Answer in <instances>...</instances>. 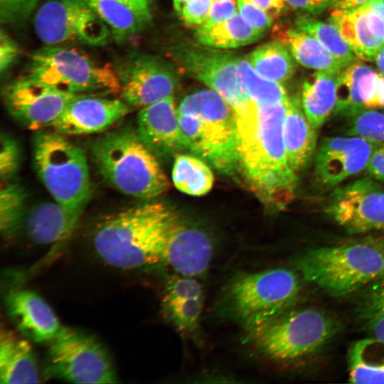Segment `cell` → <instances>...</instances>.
<instances>
[{"label":"cell","mask_w":384,"mask_h":384,"mask_svg":"<svg viewBox=\"0 0 384 384\" xmlns=\"http://www.w3.org/2000/svg\"><path fill=\"white\" fill-rule=\"evenodd\" d=\"M287 101L263 105L250 99L233 109L238 168L262 202L279 210L290 202L297 183L284 142Z\"/></svg>","instance_id":"1"},{"label":"cell","mask_w":384,"mask_h":384,"mask_svg":"<svg viewBox=\"0 0 384 384\" xmlns=\"http://www.w3.org/2000/svg\"><path fill=\"white\" fill-rule=\"evenodd\" d=\"M177 214L160 203H146L111 215L93 233V246L108 265L135 269L163 261L168 240L181 223Z\"/></svg>","instance_id":"2"},{"label":"cell","mask_w":384,"mask_h":384,"mask_svg":"<svg viewBox=\"0 0 384 384\" xmlns=\"http://www.w3.org/2000/svg\"><path fill=\"white\" fill-rule=\"evenodd\" d=\"M91 154L103 181L123 194L151 200L169 188L156 156L137 130L124 127L103 134L92 144Z\"/></svg>","instance_id":"3"},{"label":"cell","mask_w":384,"mask_h":384,"mask_svg":"<svg viewBox=\"0 0 384 384\" xmlns=\"http://www.w3.org/2000/svg\"><path fill=\"white\" fill-rule=\"evenodd\" d=\"M184 148L223 174L238 168L234 110L217 92L209 90L187 95L178 108Z\"/></svg>","instance_id":"4"},{"label":"cell","mask_w":384,"mask_h":384,"mask_svg":"<svg viewBox=\"0 0 384 384\" xmlns=\"http://www.w3.org/2000/svg\"><path fill=\"white\" fill-rule=\"evenodd\" d=\"M294 266L308 282L342 297L384 277V251L364 240L323 247L299 255Z\"/></svg>","instance_id":"5"},{"label":"cell","mask_w":384,"mask_h":384,"mask_svg":"<svg viewBox=\"0 0 384 384\" xmlns=\"http://www.w3.org/2000/svg\"><path fill=\"white\" fill-rule=\"evenodd\" d=\"M35 171L53 199L85 209L91 196L89 166L82 149L56 132L41 131L33 139Z\"/></svg>","instance_id":"6"},{"label":"cell","mask_w":384,"mask_h":384,"mask_svg":"<svg viewBox=\"0 0 384 384\" xmlns=\"http://www.w3.org/2000/svg\"><path fill=\"white\" fill-rule=\"evenodd\" d=\"M23 76L74 95L121 92L114 66L100 63L77 49L57 45L34 51Z\"/></svg>","instance_id":"7"},{"label":"cell","mask_w":384,"mask_h":384,"mask_svg":"<svg viewBox=\"0 0 384 384\" xmlns=\"http://www.w3.org/2000/svg\"><path fill=\"white\" fill-rule=\"evenodd\" d=\"M299 290L295 272L273 268L235 277L225 301L230 314L250 331L288 311Z\"/></svg>","instance_id":"8"},{"label":"cell","mask_w":384,"mask_h":384,"mask_svg":"<svg viewBox=\"0 0 384 384\" xmlns=\"http://www.w3.org/2000/svg\"><path fill=\"white\" fill-rule=\"evenodd\" d=\"M338 324L323 311H287L248 331L252 344L267 357L292 361L314 353L336 334Z\"/></svg>","instance_id":"9"},{"label":"cell","mask_w":384,"mask_h":384,"mask_svg":"<svg viewBox=\"0 0 384 384\" xmlns=\"http://www.w3.org/2000/svg\"><path fill=\"white\" fill-rule=\"evenodd\" d=\"M48 367L50 373L75 383H118L111 358L95 338L80 330L62 326L50 342Z\"/></svg>","instance_id":"10"},{"label":"cell","mask_w":384,"mask_h":384,"mask_svg":"<svg viewBox=\"0 0 384 384\" xmlns=\"http://www.w3.org/2000/svg\"><path fill=\"white\" fill-rule=\"evenodd\" d=\"M33 26L38 38L48 46H102L109 36L107 23L83 0H46L36 11Z\"/></svg>","instance_id":"11"},{"label":"cell","mask_w":384,"mask_h":384,"mask_svg":"<svg viewBox=\"0 0 384 384\" xmlns=\"http://www.w3.org/2000/svg\"><path fill=\"white\" fill-rule=\"evenodd\" d=\"M173 53L188 74L217 92L233 109L251 99L239 79L237 56L233 53L185 44Z\"/></svg>","instance_id":"12"},{"label":"cell","mask_w":384,"mask_h":384,"mask_svg":"<svg viewBox=\"0 0 384 384\" xmlns=\"http://www.w3.org/2000/svg\"><path fill=\"white\" fill-rule=\"evenodd\" d=\"M327 213L351 233L384 230V187L372 177L354 181L336 189Z\"/></svg>","instance_id":"13"},{"label":"cell","mask_w":384,"mask_h":384,"mask_svg":"<svg viewBox=\"0 0 384 384\" xmlns=\"http://www.w3.org/2000/svg\"><path fill=\"white\" fill-rule=\"evenodd\" d=\"M122 100L144 107L174 93L178 82L173 67L159 57L130 53L115 67Z\"/></svg>","instance_id":"14"},{"label":"cell","mask_w":384,"mask_h":384,"mask_svg":"<svg viewBox=\"0 0 384 384\" xmlns=\"http://www.w3.org/2000/svg\"><path fill=\"white\" fill-rule=\"evenodd\" d=\"M77 95L26 76L9 85L4 93L5 105L12 117L34 130L51 127Z\"/></svg>","instance_id":"15"},{"label":"cell","mask_w":384,"mask_h":384,"mask_svg":"<svg viewBox=\"0 0 384 384\" xmlns=\"http://www.w3.org/2000/svg\"><path fill=\"white\" fill-rule=\"evenodd\" d=\"M378 144L350 135L324 139L315 157L317 182L324 188H331L366 169Z\"/></svg>","instance_id":"16"},{"label":"cell","mask_w":384,"mask_h":384,"mask_svg":"<svg viewBox=\"0 0 384 384\" xmlns=\"http://www.w3.org/2000/svg\"><path fill=\"white\" fill-rule=\"evenodd\" d=\"M338 29L355 55L373 62L384 46V0H370L347 11H332L329 18Z\"/></svg>","instance_id":"17"},{"label":"cell","mask_w":384,"mask_h":384,"mask_svg":"<svg viewBox=\"0 0 384 384\" xmlns=\"http://www.w3.org/2000/svg\"><path fill=\"white\" fill-rule=\"evenodd\" d=\"M129 111V105L123 100L78 95L51 127L63 135L97 133L112 126Z\"/></svg>","instance_id":"18"},{"label":"cell","mask_w":384,"mask_h":384,"mask_svg":"<svg viewBox=\"0 0 384 384\" xmlns=\"http://www.w3.org/2000/svg\"><path fill=\"white\" fill-rule=\"evenodd\" d=\"M6 308L16 329L33 342H50L62 328L51 307L33 291L10 292L6 297Z\"/></svg>","instance_id":"19"},{"label":"cell","mask_w":384,"mask_h":384,"mask_svg":"<svg viewBox=\"0 0 384 384\" xmlns=\"http://www.w3.org/2000/svg\"><path fill=\"white\" fill-rule=\"evenodd\" d=\"M136 130L156 156H166L185 149L173 95L142 107Z\"/></svg>","instance_id":"20"},{"label":"cell","mask_w":384,"mask_h":384,"mask_svg":"<svg viewBox=\"0 0 384 384\" xmlns=\"http://www.w3.org/2000/svg\"><path fill=\"white\" fill-rule=\"evenodd\" d=\"M356 60L339 74L334 113L350 117L365 109H381L380 73Z\"/></svg>","instance_id":"21"},{"label":"cell","mask_w":384,"mask_h":384,"mask_svg":"<svg viewBox=\"0 0 384 384\" xmlns=\"http://www.w3.org/2000/svg\"><path fill=\"white\" fill-rule=\"evenodd\" d=\"M213 252L212 242L205 233L181 223L168 240L162 262L177 274L196 277L208 269Z\"/></svg>","instance_id":"22"},{"label":"cell","mask_w":384,"mask_h":384,"mask_svg":"<svg viewBox=\"0 0 384 384\" xmlns=\"http://www.w3.org/2000/svg\"><path fill=\"white\" fill-rule=\"evenodd\" d=\"M84 209L68 207L55 200L38 203L26 212L23 228L38 245L57 244L72 234Z\"/></svg>","instance_id":"23"},{"label":"cell","mask_w":384,"mask_h":384,"mask_svg":"<svg viewBox=\"0 0 384 384\" xmlns=\"http://www.w3.org/2000/svg\"><path fill=\"white\" fill-rule=\"evenodd\" d=\"M283 135L289 164L297 173L309 161L316 147V129L308 119L299 97L288 98Z\"/></svg>","instance_id":"24"},{"label":"cell","mask_w":384,"mask_h":384,"mask_svg":"<svg viewBox=\"0 0 384 384\" xmlns=\"http://www.w3.org/2000/svg\"><path fill=\"white\" fill-rule=\"evenodd\" d=\"M1 383H38L40 382L37 361L31 346L5 330L0 336Z\"/></svg>","instance_id":"25"},{"label":"cell","mask_w":384,"mask_h":384,"mask_svg":"<svg viewBox=\"0 0 384 384\" xmlns=\"http://www.w3.org/2000/svg\"><path fill=\"white\" fill-rule=\"evenodd\" d=\"M276 40L289 51L304 67L316 71L339 73L345 67L315 38L296 27L277 26L273 31Z\"/></svg>","instance_id":"26"},{"label":"cell","mask_w":384,"mask_h":384,"mask_svg":"<svg viewBox=\"0 0 384 384\" xmlns=\"http://www.w3.org/2000/svg\"><path fill=\"white\" fill-rule=\"evenodd\" d=\"M341 72L316 71L302 85V107L310 123L316 130L335 112Z\"/></svg>","instance_id":"27"},{"label":"cell","mask_w":384,"mask_h":384,"mask_svg":"<svg viewBox=\"0 0 384 384\" xmlns=\"http://www.w3.org/2000/svg\"><path fill=\"white\" fill-rule=\"evenodd\" d=\"M348 363L351 383H384V341L370 337L355 342Z\"/></svg>","instance_id":"28"},{"label":"cell","mask_w":384,"mask_h":384,"mask_svg":"<svg viewBox=\"0 0 384 384\" xmlns=\"http://www.w3.org/2000/svg\"><path fill=\"white\" fill-rule=\"evenodd\" d=\"M264 33L252 27L237 12L225 21L209 27H198L195 38L204 46L230 48L252 43L260 39Z\"/></svg>","instance_id":"29"},{"label":"cell","mask_w":384,"mask_h":384,"mask_svg":"<svg viewBox=\"0 0 384 384\" xmlns=\"http://www.w3.org/2000/svg\"><path fill=\"white\" fill-rule=\"evenodd\" d=\"M293 58L278 40L260 46L247 57L258 75L279 82L289 80L294 74L296 64Z\"/></svg>","instance_id":"30"},{"label":"cell","mask_w":384,"mask_h":384,"mask_svg":"<svg viewBox=\"0 0 384 384\" xmlns=\"http://www.w3.org/2000/svg\"><path fill=\"white\" fill-rule=\"evenodd\" d=\"M172 180L180 191L190 196H201L211 190L214 176L201 158L179 154L174 159Z\"/></svg>","instance_id":"31"},{"label":"cell","mask_w":384,"mask_h":384,"mask_svg":"<svg viewBox=\"0 0 384 384\" xmlns=\"http://www.w3.org/2000/svg\"><path fill=\"white\" fill-rule=\"evenodd\" d=\"M294 27L319 41L345 68L358 59L338 29L331 22L304 14L295 19Z\"/></svg>","instance_id":"32"},{"label":"cell","mask_w":384,"mask_h":384,"mask_svg":"<svg viewBox=\"0 0 384 384\" xmlns=\"http://www.w3.org/2000/svg\"><path fill=\"white\" fill-rule=\"evenodd\" d=\"M107 23L118 42L137 34L144 24L127 7L114 0H83Z\"/></svg>","instance_id":"33"},{"label":"cell","mask_w":384,"mask_h":384,"mask_svg":"<svg viewBox=\"0 0 384 384\" xmlns=\"http://www.w3.org/2000/svg\"><path fill=\"white\" fill-rule=\"evenodd\" d=\"M236 65L239 79L254 101L263 105H276L288 99L281 82L258 75L247 59L237 56Z\"/></svg>","instance_id":"34"},{"label":"cell","mask_w":384,"mask_h":384,"mask_svg":"<svg viewBox=\"0 0 384 384\" xmlns=\"http://www.w3.org/2000/svg\"><path fill=\"white\" fill-rule=\"evenodd\" d=\"M26 193L23 187L5 182L0 191V230L5 239H10L23 228L26 217Z\"/></svg>","instance_id":"35"},{"label":"cell","mask_w":384,"mask_h":384,"mask_svg":"<svg viewBox=\"0 0 384 384\" xmlns=\"http://www.w3.org/2000/svg\"><path fill=\"white\" fill-rule=\"evenodd\" d=\"M358 314L370 337L384 341V277L368 285Z\"/></svg>","instance_id":"36"},{"label":"cell","mask_w":384,"mask_h":384,"mask_svg":"<svg viewBox=\"0 0 384 384\" xmlns=\"http://www.w3.org/2000/svg\"><path fill=\"white\" fill-rule=\"evenodd\" d=\"M162 306L165 316L178 331L191 333L198 326L203 306V297L163 301Z\"/></svg>","instance_id":"37"},{"label":"cell","mask_w":384,"mask_h":384,"mask_svg":"<svg viewBox=\"0 0 384 384\" xmlns=\"http://www.w3.org/2000/svg\"><path fill=\"white\" fill-rule=\"evenodd\" d=\"M346 133L375 143H384V111L365 109L348 117Z\"/></svg>","instance_id":"38"},{"label":"cell","mask_w":384,"mask_h":384,"mask_svg":"<svg viewBox=\"0 0 384 384\" xmlns=\"http://www.w3.org/2000/svg\"><path fill=\"white\" fill-rule=\"evenodd\" d=\"M43 0H0L2 24L16 26L26 22Z\"/></svg>","instance_id":"39"},{"label":"cell","mask_w":384,"mask_h":384,"mask_svg":"<svg viewBox=\"0 0 384 384\" xmlns=\"http://www.w3.org/2000/svg\"><path fill=\"white\" fill-rule=\"evenodd\" d=\"M199 297H203V289L196 277L177 274L168 281L163 301H180Z\"/></svg>","instance_id":"40"},{"label":"cell","mask_w":384,"mask_h":384,"mask_svg":"<svg viewBox=\"0 0 384 384\" xmlns=\"http://www.w3.org/2000/svg\"><path fill=\"white\" fill-rule=\"evenodd\" d=\"M20 164V150L16 140L6 134L1 137L0 176L6 182L16 173Z\"/></svg>","instance_id":"41"},{"label":"cell","mask_w":384,"mask_h":384,"mask_svg":"<svg viewBox=\"0 0 384 384\" xmlns=\"http://www.w3.org/2000/svg\"><path fill=\"white\" fill-rule=\"evenodd\" d=\"M213 0H188L179 15L188 26L199 27L208 18Z\"/></svg>","instance_id":"42"},{"label":"cell","mask_w":384,"mask_h":384,"mask_svg":"<svg viewBox=\"0 0 384 384\" xmlns=\"http://www.w3.org/2000/svg\"><path fill=\"white\" fill-rule=\"evenodd\" d=\"M240 16L252 27L265 33L272 25V17L248 0H238Z\"/></svg>","instance_id":"43"},{"label":"cell","mask_w":384,"mask_h":384,"mask_svg":"<svg viewBox=\"0 0 384 384\" xmlns=\"http://www.w3.org/2000/svg\"><path fill=\"white\" fill-rule=\"evenodd\" d=\"M19 55L17 43L3 28L0 31V71L6 73L14 64Z\"/></svg>","instance_id":"44"},{"label":"cell","mask_w":384,"mask_h":384,"mask_svg":"<svg viewBox=\"0 0 384 384\" xmlns=\"http://www.w3.org/2000/svg\"><path fill=\"white\" fill-rule=\"evenodd\" d=\"M237 2L236 0H213L208 18L201 26L209 27L229 19L238 12Z\"/></svg>","instance_id":"45"},{"label":"cell","mask_w":384,"mask_h":384,"mask_svg":"<svg viewBox=\"0 0 384 384\" xmlns=\"http://www.w3.org/2000/svg\"><path fill=\"white\" fill-rule=\"evenodd\" d=\"M335 0H284V4L294 9L302 11L311 15L322 13L331 8Z\"/></svg>","instance_id":"46"},{"label":"cell","mask_w":384,"mask_h":384,"mask_svg":"<svg viewBox=\"0 0 384 384\" xmlns=\"http://www.w3.org/2000/svg\"><path fill=\"white\" fill-rule=\"evenodd\" d=\"M366 170L369 176L384 181V143L375 148Z\"/></svg>","instance_id":"47"},{"label":"cell","mask_w":384,"mask_h":384,"mask_svg":"<svg viewBox=\"0 0 384 384\" xmlns=\"http://www.w3.org/2000/svg\"><path fill=\"white\" fill-rule=\"evenodd\" d=\"M127 7L145 26L151 20V4L152 0H114Z\"/></svg>","instance_id":"48"},{"label":"cell","mask_w":384,"mask_h":384,"mask_svg":"<svg viewBox=\"0 0 384 384\" xmlns=\"http://www.w3.org/2000/svg\"><path fill=\"white\" fill-rule=\"evenodd\" d=\"M253 5L268 14L272 18L277 16L284 7V0H248Z\"/></svg>","instance_id":"49"},{"label":"cell","mask_w":384,"mask_h":384,"mask_svg":"<svg viewBox=\"0 0 384 384\" xmlns=\"http://www.w3.org/2000/svg\"><path fill=\"white\" fill-rule=\"evenodd\" d=\"M370 0H335L331 8L332 11H347L358 8Z\"/></svg>","instance_id":"50"},{"label":"cell","mask_w":384,"mask_h":384,"mask_svg":"<svg viewBox=\"0 0 384 384\" xmlns=\"http://www.w3.org/2000/svg\"><path fill=\"white\" fill-rule=\"evenodd\" d=\"M374 62L379 73L384 75V46L377 53Z\"/></svg>","instance_id":"51"},{"label":"cell","mask_w":384,"mask_h":384,"mask_svg":"<svg viewBox=\"0 0 384 384\" xmlns=\"http://www.w3.org/2000/svg\"><path fill=\"white\" fill-rule=\"evenodd\" d=\"M384 251V236L377 238H369L363 240Z\"/></svg>","instance_id":"52"},{"label":"cell","mask_w":384,"mask_h":384,"mask_svg":"<svg viewBox=\"0 0 384 384\" xmlns=\"http://www.w3.org/2000/svg\"><path fill=\"white\" fill-rule=\"evenodd\" d=\"M188 1V0H173L174 9L178 12V15Z\"/></svg>","instance_id":"53"},{"label":"cell","mask_w":384,"mask_h":384,"mask_svg":"<svg viewBox=\"0 0 384 384\" xmlns=\"http://www.w3.org/2000/svg\"><path fill=\"white\" fill-rule=\"evenodd\" d=\"M380 102L381 109L384 110V75L380 74Z\"/></svg>","instance_id":"54"}]
</instances>
